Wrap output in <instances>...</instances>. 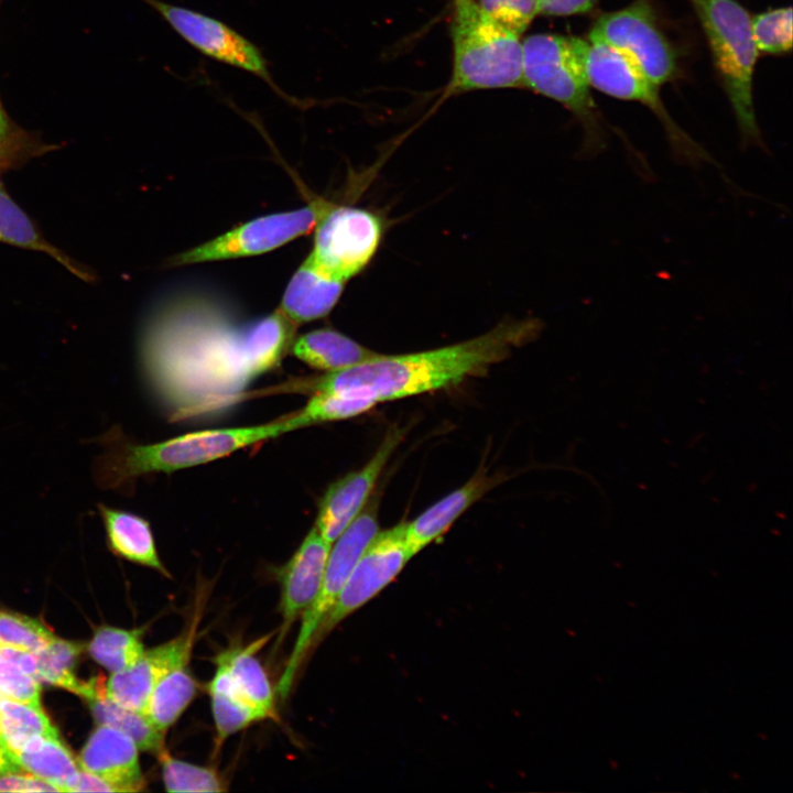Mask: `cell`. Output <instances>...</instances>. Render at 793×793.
<instances>
[{"label":"cell","mask_w":793,"mask_h":793,"mask_svg":"<svg viewBox=\"0 0 793 793\" xmlns=\"http://www.w3.org/2000/svg\"><path fill=\"white\" fill-rule=\"evenodd\" d=\"M539 14L571 17L591 13L598 0H537Z\"/></svg>","instance_id":"cell-37"},{"label":"cell","mask_w":793,"mask_h":793,"mask_svg":"<svg viewBox=\"0 0 793 793\" xmlns=\"http://www.w3.org/2000/svg\"><path fill=\"white\" fill-rule=\"evenodd\" d=\"M585 39L552 33L532 34L522 42L524 87L568 109L584 129V152L606 148L601 117L591 97L584 63Z\"/></svg>","instance_id":"cell-6"},{"label":"cell","mask_w":793,"mask_h":793,"mask_svg":"<svg viewBox=\"0 0 793 793\" xmlns=\"http://www.w3.org/2000/svg\"><path fill=\"white\" fill-rule=\"evenodd\" d=\"M710 52L713 65L734 111L741 142L763 145L753 105V75L759 52L750 13L737 0H688Z\"/></svg>","instance_id":"cell-4"},{"label":"cell","mask_w":793,"mask_h":793,"mask_svg":"<svg viewBox=\"0 0 793 793\" xmlns=\"http://www.w3.org/2000/svg\"><path fill=\"white\" fill-rule=\"evenodd\" d=\"M4 750L17 765L55 785L59 792H72L78 780L80 767L58 736H33Z\"/></svg>","instance_id":"cell-22"},{"label":"cell","mask_w":793,"mask_h":793,"mask_svg":"<svg viewBox=\"0 0 793 793\" xmlns=\"http://www.w3.org/2000/svg\"><path fill=\"white\" fill-rule=\"evenodd\" d=\"M0 658L9 661L18 666L22 672L40 681L37 662L34 653L11 648H0Z\"/></svg>","instance_id":"cell-38"},{"label":"cell","mask_w":793,"mask_h":793,"mask_svg":"<svg viewBox=\"0 0 793 793\" xmlns=\"http://www.w3.org/2000/svg\"><path fill=\"white\" fill-rule=\"evenodd\" d=\"M2 697H3V696L0 694V698H2Z\"/></svg>","instance_id":"cell-42"},{"label":"cell","mask_w":793,"mask_h":793,"mask_svg":"<svg viewBox=\"0 0 793 793\" xmlns=\"http://www.w3.org/2000/svg\"><path fill=\"white\" fill-rule=\"evenodd\" d=\"M7 133H8V120H7L6 113L0 104V145L2 144L3 140L6 139Z\"/></svg>","instance_id":"cell-41"},{"label":"cell","mask_w":793,"mask_h":793,"mask_svg":"<svg viewBox=\"0 0 793 793\" xmlns=\"http://www.w3.org/2000/svg\"><path fill=\"white\" fill-rule=\"evenodd\" d=\"M334 204L317 197L304 207L261 216L174 256L170 264H197L269 252L307 233Z\"/></svg>","instance_id":"cell-10"},{"label":"cell","mask_w":793,"mask_h":793,"mask_svg":"<svg viewBox=\"0 0 793 793\" xmlns=\"http://www.w3.org/2000/svg\"><path fill=\"white\" fill-rule=\"evenodd\" d=\"M187 664L173 667L156 683L142 710L162 732L177 721L197 694L198 683Z\"/></svg>","instance_id":"cell-24"},{"label":"cell","mask_w":793,"mask_h":793,"mask_svg":"<svg viewBox=\"0 0 793 793\" xmlns=\"http://www.w3.org/2000/svg\"><path fill=\"white\" fill-rule=\"evenodd\" d=\"M196 627L195 616L186 632L163 644L144 650L131 666L112 672L106 683L108 698L122 707L142 713L156 683L173 667L188 663Z\"/></svg>","instance_id":"cell-15"},{"label":"cell","mask_w":793,"mask_h":793,"mask_svg":"<svg viewBox=\"0 0 793 793\" xmlns=\"http://www.w3.org/2000/svg\"><path fill=\"white\" fill-rule=\"evenodd\" d=\"M142 629L102 627L88 645L89 654L110 672L131 666L143 653Z\"/></svg>","instance_id":"cell-28"},{"label":"cell","mask_w":793,"mask_h":793,"mask_svg":"<svg viewBox=\"0 0 793 793\" xmlns=\"http://www.w3.org/2000/svg\"><path fill=\"white\" fill-rule=\"evenodd\" d=\"M379 531L377 503L366 504L357 518L336 539L330 547L317 596L302 615L301 629L291 656L278 684V693L285 698L304 660L311 652L313 637L346 584L362 552Z\"/></svg>","instance_id":"cell-9"},{"label":"cell","mask_w":793,"mask_h":793,"mask_svg":"<svg viewBox=\"0 0 793 793\" xmlns=\"http://www.w3.org/2000/svg\"><path fill=\"white\" fill-rule=\"evenodd\" d=\"M55 636L42 623L18 613L0 611V648L39 653Z\"/></svg>","instance_id":"cell-33"},{"label":"cell","mask_w":793,"mask_h":793,"mask_svg":"<svg viewBox=\"0 0 793 793\" xmlns=\"http://www.w3.org/2000/svg\"><path fill=\"white\" fill-rule=\"evenodd\" d=\"M587 39L617 48L659 86L681 75L680 51L661 25L652 0H633L624 8L601 13Z\"/></svg>","instance_id":"cell-7"},{"label":"cell","mask_w":793,"mask_h":793,"mask_svg":"<svg viewBox=\"0 0 793 793\" xmlns=\"http://www.w3.org/2000/svg\"><path fill=\"white\" fill-rule=\"evenodd\" d=\"M58 736L43 709L0 698V745L11 749L33 736Z\"/></svg>","instance_id":"cell-29"},{"label":"cell","mask_w":793,"mask_h":793,"mask_svg":"<svg viewBox=\"0 0 793 793\" xmlns=\"http://www.w3.org/2000/svg\"><path fill=\"white\" fill-rule=\"evenodd\" d=\"M492 486V479L486 474L475 475L413 521L404 522L405 542L412 556L443 536L453 523Z\"/></svg>","instance_id":"cell-18"},{"label":"cell","mask_w":793,"mask_h":793,"mask_svg":"<svg viewBox=\"0 0 793 793\" xmlns=\"http://www.w3.org/2000/svg\"><path fill=\"white\" fill-rule=\"evenodd\" d=\"M345 282L316 267L308 257L291 278L279 309L294 324L326 316L341 296Z\"/></svg>","instance_id":"cell-19"},{"label":"cell","mask_w":793,"mask_h":793,"mask_svg":"<svg viewBox=\"0 0 793 793\" xmlns=\"http://www.w3.org/2000/svg\"><path fill=\"white\" fill-rule=\"evenodd\" d=\"M295 430L292 415H286L260 425L204 430L138 444L112 427L95 439L102 453L94 461L93 474L98 487L129 493L140 477L206 464Z\"/></svg>","instance_id":"cell-3"},{"label":"cell","mask_w":793,"mask_h":793,"mask_svg":"<svg viewBox=\"0 0 793 793\" xmlns=\"http://www.w3.org/2000/svg\"><path fill=\"white\" fill-rule=\"evenodd\" d=\"M332 545L313 526L291 558L279 569L282 623L278 642L317 596Z\"/></svg>","instance_id":"cell-16"},{"label":"cell","mask_w":793,"mask_h":793,"mask_svg":"<svg viewBox=\"0 0 793 793\" xmlns=\"http://www.w3.org/2000/svg\"><path fill=\"white\" fill-rule=\"evenodd\" d=\"M138 751L128 735L99 725L80 752L79 767L115 784L120 792H138L145 785Z\"/></svg>","instance_id":"cell-17"},{"label":"cell","mask_w":793,"mask_h":793,"mask_svg":"<svg viewBox=\"0 0 793 793\" xmlns=\"http://www.w3.org/2000/svg\"><path fill=\"white\" fill-rule=\"evenodd\" d=\"M107 543L113 554L171 577L156 550L151 525L135 513L98 503Z\"/></svg>","instance_id":"cell-21"},{"label":"cell","mask_w":793,"mask_h":793,"mask_svg":"<svg viewBox=\"0 0 793 793\" xmlns=\"http://www.w3.org/2000/svg\"><path fill=\"white\" fill-rule=\"evenodd\" d=\"M403 438L397 426L389 430L371 458L358 470L334 481L318 502L315 528L330 544L357 518L369 501L387 463Z\"/></svg>","instance_id":"cell-14"},{"label":"cell","mask_w":793,"mask_h":793,"mask_svg":"<svg viewBox=\"0 0 793 793\" xmlns=\"http://www.w3.org/2000/svg\"><path fill=\"white\" fill-rule=\"evenodd\" d=\"M307 366L326 371H337L379 355L333 328H321L294 337L290 351Z\"/></svg>","instance_id":"cell-23"},{"label":"cell","mask_w":793,"mask_h":793,"mask_svg":"<svg viewBox=\"0 0 793 793\" xmlns=\"http://www.w3.org/2000/svg\"><path fill=\"white\" fill-rule=\"evenodd\" d=\"M382 233L383 224L376 213L334 204L315 226L307 257L324 273L346 283L371 261Z\"/></svg>","instance_id":"cell-11"},{"label":"cell","mask_w":793,"mask_h":793,"mask_svg":"<svg viewBox=\"0 0 793 793\" xmlns=\"http://www.w3.org/2000/svg\"><path fill=\"white\" fill-rule=\"evenodd\" d=\"M477 3L495 22L518 36L539 14L537 0H479Z\"/></svg>","instance_id":"cell-34"},{"label":"cell","mask_w":793,"mask_h":793,"mask_svg":"<svg viewBox=\"0 0 793 793\" xmlns=\"http://www.w3.org/2000/svg\"><path fill=\"white\" fill-rule=\"evenodd\" d=\"M20 770L21 768L10 759L4 748L0 745V774L20 772Z\"/></svg>","instance_id":"cell-40"},{"label":"cell","mask_w":793,"mask_h":793,"mask_svg":"<svg viewBox=\"0 0 793 793\" xmlns=\"http://www.w3.org/2000/svg\"><path fill=\"white\" fill-rule=\"evenodd\" d=\"M0 694L3 697L43 709L40 681L0 658Z\"/></svg>","instance_id":"cell-35"},{"label":"cell","mask_w":793,"mask_h":793,"mask_svg":"<svg viewBox=\"0 0 793 793\" xmlns=\"http://www.w3.org/2000/svg\"><path fill=\"white\" fill-rule=\"evenodd\" d=\"M0 2H1V0H0Z\"/></svg>","instance_id":"cell-43"},{"label":"cell","mask_w":793,"mask_h":793,"mask_svg":"<svg viewBox=\"0 0 793 793\" xmlns=\"http://www.w3.org/2000/svg\"><path fill=\"white\" fill-rule=\"evenodd\" d=\"M584 70L590 88L610 97L637 101L649 108L662 122L671 145L681 157L691 163L710 159L673 121L667 112L660 87L627 55L596 40L585 39L583 51Z\"/></svg>","instance_id":"cell-8"},{"label":"cell","mask_w":793,"mask_h":793,"mask_svg":"<svg viewBox=\"0 0 793 793\" xmlns=\"http://www.w3.org/2000/svg\"><path fill=\"white\" fill-rule=\"evenodd\" d=\"M0 792H59V790L31 773L13 772L0 774Z\"/></svg>","instance_id":"cell-36"},{"label":"cell","mask_w":793,"mask_h":793,"mask_svg":"<svg viewBox=\"0 0 793 793\" xmlns=\"http://www.w3.org/2000/svg\"><path fill=\"white\" fill-rule=\"evenodd\" d=\"M157 759L167 792H224L227 790L214 768L174 758L167 749Z\"/></svg>","instance_id":"cell-31"},{"label":"cell","mask_w":793,"mask_h":793,"mask_svg":"<svg viewBox=\"0 0 793 793\" xmlns=\"http://www.w3.org/2000/svg\"><path fill=\"white\" fill-rule=\"evenodd\" d=\"M404 522L378 531L352 568L336 601L317 628L311 650L340 621L377 596L412 558Z\"/></svg>","instance_id":"cell-12"},{"label":"cell","mask_w":793,"mask_h":793,"mask_svg":"<svg viewBox=\"0 0 793 793\" xmlns=\"http://www.w3.org/2000/svg\"><path fill=\"white\" fill-rule=\"evenodd\" d=\"M80 651L79 644L55 637L44 650L35 654L40 681L82 696L86 681H79L75 675V665Z\"/></svg>","instance_id":"cell-30"},{"label":"cell","mask_w":793,"mask_h":793,"mask_svg":"<svg viewBox=\"0 0 793 793\" xmlns=\"http://www.w3.org/2000/svg\"><path fill=\"white\" fill-rule=\"evenodd\" d=\"M216 742L219 747L229 736L267 719L265 716L241 699L232 688L229 677L219 664L208 684Z\"/></svg>","instance_id":"cell-26"},{"label":"cell","mask_w":793,"mask_h":793,"mask_svg":"<svg viewBox=\"0 0 793 793\" xmlns=\"http://www.w3.org/2000/svg\"><path fill=\"white\" fill-rule=\"evenodd\" d=\"M450 36L454 64L449 93L524 87L522 42L475 0H453Z\"/></svg>","instance_id":"cell-5"},{"label":"cell","mask_w":793,"mask_h":793,"mask_svg":"<svg viewBox=\"0 0 793 793\" xmlns=\"http://www.w3.org/2000/svg\"><path fill=\"white\" fill-rule=\"evenodd\" d=\"M295 328L279 308L241 319L216 301L184 296L144 326L141 374L170 422L217 419L245 399L257 378L279 368Z\"/></svg>","instance_id":"cell-1"},{"label":"cell","mask_w":793,"mask_h":793,"mask_svg":"<svg viewBox=\"0 0 793 793\" xmlns=\"http://www.w3.org/2000/svg\"><path fill=\"white\" fill-rule=\"evenodd\" d=\"M759 54L784 55L792 48V8H771L750 18Z\"/></svg>","instance_id":"cell-32"},{"label":"cell","mask_w":793,"mask_h":793,"mask_svg":"<svg viewBox=\"0 0 793 793\" xmlns=\"http://www.w3.org/2000/svg\"><path fill=\"white\" fill-rule=\"evenodd\" d=\"M265 634L247 647H235L218 654L216 664L226 671L236 694L261 711L267 719H276L274 693L257 653L270 641Z\"/></svg>","instance_id":"cell-20"},{"label":"cell","mask_w":793,"mask_h":793,"mask_svg":"<svg viewBox=\"0 0 793 793\" xmlns=\"http://www.w3.org/2000/svg\"><path fill=\"white\" fill-rule=\"evenodd\" d=\"M94 717L100 725L113 727L128 735L139 750L159 757L165 748V732L156 729L141 713L122 707L106 695L102 678L95 693L86 698Z\"/></svg>","instance_id":"cell-25"},{"label":"cell","mask_w":793,"mask_h":793,"mask_svg":"<svg viewBox=\"0 0 793 793\" xmlns=\"http://www.w3.org/2000/svg\"><path fill=\"white\" fill-rule=\"evenodd\" d=\"M72 792H120L115 784L83 769Z\"/></svg>","instance_id":"cell-39"},{"label":"cell","mask_w":793,"mask_h":793,"mask_svg":"<svg viewBox=\"0 0 793 793\" xmlns=\"http://www.w3.org/2000/svg\"><path fill=\"white\" fill-rule=\"evenodd\" d=\"M543 325L537 318H504L489 332L436 349L382 355L326 372L309 380L311 393L378 403L453 387L484 374L514 349L534 340Z\"/></svg>","instance_id":"cell-2"},{"label":"cell","mask_w":793,"mask_h":793,"mask_svg":"<svg viewBox=\"0 0 793 793\" xmlns=\"http://www.w3.org/2000/svg\"><path fill=\"white\" fill-rule=\"evenodd\" d=\"M170 24L188 44L202 54L249 72L278 93L261 51L227 24L187 8L160 0H143Z\"/></svg>","instance_id":"cell-13"},{"label":"cell","mask_w":793,"mask_h":793,"mask_svg":"<svg viewBox=\"0 0 793 793\" xmlns=\"http://www.w3.org/2000/svg\"><path fill=\"white\" fill-rule=\"evenodd\" d=\"M0 241L21 248L42 251L54 258L82 279L89 275L66 254L50 245L35 229L29 217L0 189Z\"/></svg>","instance_id":"cell-27"}]
</instances>
